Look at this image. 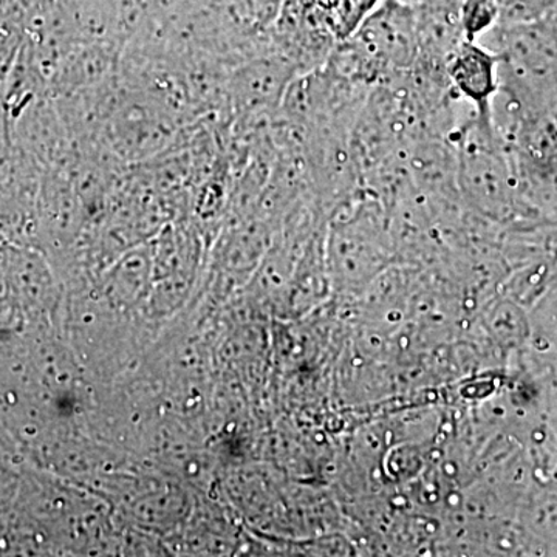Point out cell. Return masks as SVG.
<instances>
[{
	"instance_id": "1",
	"label": "cell",
	"mask_w": 557,
	"mask_h": 557,
	"mask_svg": "<svg viewBox=\"0 0 557 557\" xmlns=\"http://www.w3.org/2000/svg\"><path fill=\"white\" fill-rule=\"evenodd\" d=\"M418 60L416 5L383 0L341 40L325 65L341 78L373 87L408 72Z\"/></svg>"
},
{
	"instance_id": "2",
	"label": "cell",
	"mask_w": 557,
	"mask_h": 557,
	"mask_svg": "<svg viewBox=\"0 0 557 557\" xmlns=\"http://www.w3.org/2000/svg\"><path fill=\"white\" fill-rule=\"evenodd\" d=\"M458 100L475 110L493 108L498 94V57L479 40H463L446 67Z\"/></svg>"
},
{
	"instance_id": "3",
	"label": "cell",
	"mask_w": 557,
	"mask_h": 557,
	"mask_svg": "<svg viewBox=\"0 0 557 557\" xmlns=\"http://www.w3.org/2000/svg\"><path fill=\"white\" fill-rule=\"evenodd\" d=\"M498 0H461V24L468 40H479L498 21Z\"/></svg>"
},
{
	"instance_id": "4",
	"label": "cell",
	"mask_w": 557,
	"mask_h": 557,
	"mask_svg": "<svg viewBox=\"0 0 557 557\" xmlns=\"http://www.w3.org/2000/svg\"><path fill=\"white\" fill-rule=\"evenodd\" d=\"M383 0H341V28H343V38L346 39L351 33L357 30L372 11L379 9Z\"/></svg>"
},
{
	"instance_id": "5",
	"label": "cell",
	"mask_w": 557,
	"mask_h": 557,
	"mask_svg": "<svg viewBox=\"0 0 557 557\" xmlns=\"http://www.w3.org/2000/svg\"><path fill=\"white\" fill-rule=\"evenodd\" d=\"M498 22L520 20V17L537 16L556 5L557 0H498Z\"/></svg>"
},
{
	"instance_id": "6",
	"label": "cell",
	"mask_w": 557,
	"mask_h": 557,
	"mask_svg": "<svg viewBox=\"0 0 557 557\" xmlns=\"http://www.w3.org/2000/svg\"><path fill=\"white\" fill-rule=\"evenodd\" d=\"M284 2L285 0H245L249 16H251L256 27L263 32L269 30L270 25L276 21Z\"/></svg>"
}]
</instances>
